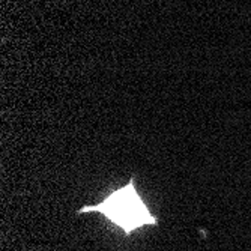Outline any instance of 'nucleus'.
I'll use <instances>...</instances> for the list:
<instances>
[{
    "label": "nucleus",
    "instance_id": "nucleus-1",
    "mask_svg": "<svg viewBox=\"0 0 251 251\" xmlns=\"http://www.w3.org/2000/svg\"><path fill=\"white\" fill-rule=\"evenodd\" d=\"M89 212L104 215L126 236L145 226H158V218L152 215L142 196L137 193L132 176L124 187L111 191L101 203L86 204L77 211V214Z\"/></svg>",
    "mask_w": 251,
    "mask_h": 251
}]
</instances>
